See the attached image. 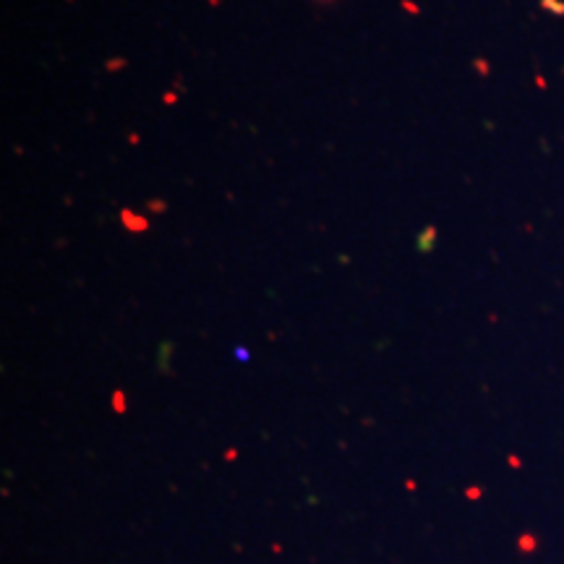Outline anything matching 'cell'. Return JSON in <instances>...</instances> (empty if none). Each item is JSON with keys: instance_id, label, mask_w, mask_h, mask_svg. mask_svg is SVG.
Masks as SVG:
<instances>
[{"instance_id": "obj_2", "label": "cell", "mask_w": 564, "mask_h": 564, "mask_svg": "<svg viewBox=\"0 0 564 564\" xmlns=\"http://www.w3.org/2000/svg\"><path fill=\"white\" fill-rule=\"evenodd\" d=\"M434 241H436V228H434V225H429V228L423 230L421 238H419V251H432Z\"/></svg>"}, {"instance_id": "obj_6", "label": "cell", "mask_w": 564, "mask_h": 564, "mask_svg": "<svg viewBox=\"0 0 564 564\" xmlns=\"http://www.w3.org/2000/svg\"><path fill=\"white\" fill-rule=\"evenodd\" d=\"M403 9L411 11V13H419V6L411 3V0H403Z\"/></svg>"}, {"instance_id": "obj_7", "label": "cell", "mask_w": 564, "mask_h": 564, "mask_svg": "<svg viewBox=\"0 0 564 564\" xmlns=\"http://www.w3.org/2000/svg\"><path fill=\"white\" fill-rule=\"evenodd\" d=\"M209 3H212V6H215V3H217V0H209Z\"/></svg>"}, {"instance_id": "obj_1", "label": "cell", "mask_w": 564, "mask_h": 564, "mask_svg": "<svg viewBox=\"0 0 564 564\" xmlns=\"http://www.w3.org/2000/svg\"><path fill=\"white\" fill-rule=\"evenodd\" d=\"M121 223H123L126 228H129V230H133V232H144V230H150V223H147V217L133 215L131 209H121Z\"/></svg>"}, {"instance_id": "obj_3", "label": "cell", "mask_w": 564, "mask_h": 564, "mask_svg": "<svg viewBox=\"0 0 564 564\" xmlns=\"http://www.w3.org/2000/svg\"><path fill=\"white\" fill-rule=\"evenodd\" d=\"M105 68H108L110 74H112V70H121V68H126V58H112V61L105 63Z\"/></svg>"}, {"instance_id": "obj_5", "label": "cell", "mask_w": 564, "mask_h": 564, "mask_svg": "<svg viewBox=\"0 0 564 564\" xmlns=\"http://www.w3.org/2000/svg\"><path fill=\"white\" fill-rule=\"evenodd\" d=\"M150 209H154V212H165V202L152 199V202H150Z\"/></svg>"}, {"instance_id": "obj_4", "label": "cell", "mask_w": 564, "mask_h": 564, "mask_svg": "<svg viewBox=\"0 0 564 564\" xmlns=\"http://www.w3.org/2000/svg\"><path fill=\"white\" fill-rule=\"evenodd\" d=\"M162 100H165V105H175V102H178V95H175V91H167V95L162 97Z\"/></svg>"}]
</instances>
